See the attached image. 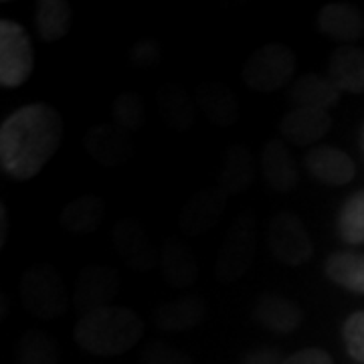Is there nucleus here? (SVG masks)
<instances>
[{
  "label": "nucleus",
  "mask_w": 364,
  "mask_h": 364,
  "mask_svg": "<svg viewBox=\"0 0 364 364\" xmlns=\"http://www.w3.org/2000/svg\"><path fill=\"white\" fill-rule=\"evenodd\" d=\"M112 241L117 249V255L134 272H150L158 257V251L144 225L136 219H122L112 227Z\"/></svg>",
  "instance_id": "nucleus-8"
},
{
  "label": "nucleus",
  "mask_w": 364,
  "mask_h": 364,
  "mask_svg": "<svg viewBox=\"0 0 364 364\" xmlns=\"http://www.w3.org/2000/svg\"><path fill=\"white\" fill-rule=\"evenodd\" d=\"M35 28L41 41L55 43L61 41L71 28L73 11L65 0H41L35 6Z\"/></svg>",
  "instance_id": "nucleus-25"
},
{
  "label": "nucleus",
  "mask_w": 364,
  "mask_h": 364,
  "mask_svg": "<svg viewBox=\"0 0 364 364\" xmlns=\"http://www.w3.org/2000/svg\"><path fill=\"white\" fill-rule=\"evenodd\" d=\"M296 55L284 43H267L249 55L241 79L249 90L272 93L282 90L296 73Z\"/></svg>",
  "instance_id": "nucleus-4"
},
{
  "label": "nucleus",
  "mask_w": 364,
  "mask_h": 364,
  "mask_svg": "<svg viewBox=\"0 0 364 364\" xmlns=\"http://www.w3.org/2000/svg\"><path fill=\"white\" fill-rule=\"evenodd\" d=\"M6 223H9L6 207L0 205V247H4V243H6Z\"/></svg>",
  "instance_id": "nucleus-35"
},
{
  "label": "nucleus",
  "mask_w": 364,
  "mask_h": 364,
  "mask_svg": "<svg viewBox=\"0 0 364 364\" xmlns=\"http://www.w3.org/2000/svg\"><path fill=\"white\" fill-rule=\"evenodd\" d=\"M23 306L28 314L43 322H53L65 314L69 306L65 284L57 267L41 263L28 267L21 284Z\"/></svg>",
  "instance_id": "nucleus-3"
},
{
  "label": "nucleus",
  "mask_w": 364,
  "mask_h": 364,
  "mask_svg": "<svg viewBox=\"0 0 364 364\" xmlns=\"http://www.w3.org/2000/svg\"><path fill=\"white\" fill-rule=\"evenodd\" d=\"M251 318L263 330H267L272 334H279V336H287V334L296 332L299 324L304 322V314L298 304L286 296H279V294L259 296L257 301L253 304Z\"/></svg>",
  "instance_id": "nucleus-12"
},
{
  "label": "nucleus",
  "mask_w": 364,
  "mask_h": 364,
  "mask_svg": "<svg viewBox=\"0 0 364 364\" xmlns=\"http://www.w3.org/2000/svg\"><path fill=\"white\" fill-rule=\"evenodd\" d=\"M112 116L122 130H142L146 126V105L142 95L136 91H122L112 104Z\"/></svg>",
  "instance_id": "nucleus-29"
},
{
  "label": "nucleus",
  "mask_w": 364,
  "mask_h": 364,
  "mask_svg": "<svg viewBox=\"0 0 364 364\" xmlns=\"http://www.w3.org/2000/svg\"><path fill=\"white\" fill-rule=\"evenodd\" d=\"M18 364H59V346L41 330H28L18 348Z\"/></svg>",
  "instance_id": "nucleus-28"
},
{
  "label": "nucleus",
  "mask_w": 364,
  "mask_h": 364,
  "mask_svg": "<svg viewBox=\"0 0 364 364\" xmlns=\"http://www.w3.org/2000/svg\"><path fill=\"white\" fill-rule=\"evenodd\" d=\"M316 25L330 39L358 41L364 33V16L354 4L330 2L320 9Z\"/></svg>",
  "instance_id": "nucleus-18"
},
{
  "label": "nucleus",
  "mask_w": 364,
  "mask_h": 364,
  "mask_svg": "<svg viewBox=\"0 0 364 364\" xmlns=\"http://www.w3.org/2000/svg\"><path fill=\"white\" fill-rule=\"evenodd\" d=\"M73 336L83 352L93 356H119L142 340L144 320L130 308L104 306L83 314Z\"/></svg>",
  "instance_id": "nucleus-2"
},
{
  "label": "nucleus",
  "mask_w": 364,
  "mask_h": 364,
  "mask_svg": "<svg viewBox=\"0 0 364 364\" xmlns=\"http://www.w3.org/2000/svg\"><path fill=\"white\" fill-rule=\"evenodd\" d=\"M261 170L263 178L273 193H289L299 181L296 160L282 140H269L263 146L261 154Z\"/></svg>",
  "instance_id": "nucleus-19"
},
{
  "label": "nucleus",
  "mask_w": 364,
  "mask_h": 364,
  "mask_svg": "<svg viewBox=\"0 0 364 364\" xmlns=\"http://www.w3.org/2000/svg\"><path fill=\"white\" fill-rule=\"evenodd\" d=\"M306 168L316 181L330 184V186H344L356 176L354 160L336 146L312 148L306 154Z\"/></svg>",
  "instance_id": "nucleus-16"
},
{
  "label": "nucleus",
  "mask_w": 364,
  "mask_h": 364,
  "mask_svg": "<svg viewBox=\"0 0 364 364\" xmlns=\"http://www.w3.org/2000/svg\"><path fill=\"white\" fill-rule=\"evenodd\" d=\"M332 128V116L326 109H314V107H294L287 112L279 132L284 140L294 146H310L316 144L320 138Z\"/></svg>",
  "instance_id": "nucleus-15"
},
{
  "label": "nucleus",
  "mask_w": 364,
  "mask_h": 364,
  "mask_svg": "<svg viewBox=\"0 0 364 364\" xmlns=\"http://www.w3.org/2000/svg\"><path fill=\"white\" fill-rule=\"evenodd\" d=\"M328 77L340 93H364V51L352 45H342L330 55Z\"/></svg>",
  "instance_id": "nucleus-20"
},
{
  "label": "nucleus",
  "mask_w": 364,
  "mask_h": 364,
  "mask_svg": "<svg viewBox=\"0 0 364 364\" xmlns=\"http://www.w3.org/2000/svg\"><path fill=\"white\" fill-rule=\"evenodd\" d=\"M61 138L63 119L53 105H23L0 126V168L14 181H31L59 150Z\"/></svg>",
  "instance_id": "nucleus-1"
},
{
  "label": "nucleus",
  "mask_w": 364,
  "mask_h": 364,
  "mask_svg": "<svg viewBox=\"0 0 364 364\" xmlns=\"http://www.w3.org/2000/svg\"><path fill=\"white\" fill-rule=\"evenodd\" d=\"M253 178H255V168H253L251 152L241 144L229 146L217 174V188L229 198L247 191Z\"/></svg>",
  "instance_id": "nucleus-21"
},
{
  "label": "nucleus",
  "mask_w": 364,
  "mask_h": 364,
  "mask_svg": "<svg viewBox=\"0 0 364 364\" xmlns=\"http://www.w3.org/2000/svg\"><path fill=\"white\" fill-rule=\"evenodd\" d=\"M140 364H193V358L178 346L158 340L144 348L140 354Z\"/></svg>",
  "instance_id": "nucleus-30"
},
{
  "label": "nucleus",
  "mask_w": 364,
  "mask_h": 364,
  "mask_svg": "<svg viewBox=\"0 0 364 364\" xmlns=\"http://www.w3.org/2000/svg\"><path fill=\"white\" fill-rule=\"evenodd\" d=\"M207 301L200 294H184L162 301L154 314V320L164 332H184L203 324L207 320Z\"/></svg>",
  "instance_id": "nucleus-14"
},
{
  "label": "nucleus",
  "mask_w": 364,
  "mask_h": 364,
  "mask_svg": "<svg viewBox=\"0 0 364 364\" xmlns=\"http://www.w3.org/2000/svg\"><path fill=\"white\" fill-rule=\"evenodd\" d=\"M158 112L164 119V124L176 132L188 130L195 122L196 104L178 83H166L158 90L156 95Z\"/></svg>",
  "instance_id": "nucleus-23"
},
{
  "label": "nucleus",
  "mask_w": 364,
  "mask_h": 364,
  "mask_svg": "<svg viewBox=\"0 0 364 364\" xmlns=\"http://www.w3.org/2000/svg\"><path fill=\"white\" fill-rule=\"evenodd\" d=\"M340 90L330 81V77L318 73H306L294 81L289 90V102L294 107H314V109H330L338 104Z\"/></svg>",
  "instance_id": "nucleus-24"
},
{
  "label": "nucleus",
  "mask_w": 364,
  "mask_h": 364,
  "mask_svg": "<svg viewBox=\"0 0 364 364\" xmlns=\"http://www.w3.org/2000/svg\"><path fill=\"white\" fill-rule=\"evenodd\" d=\"M158 263H160L162 279L176 289H188L195 286L200 277L196 255L178 237L164 239Z\"/></svg>",
  "instance_id": "nucleus-11"
},
{
  "label": "nucleus",
  "mask_w": 364,
  "mask_h": 364,
  "mask_svg": "<svg viewBox=\"0 0 364 364\" xmlns=\"http://www.w3.org/2000/svg\"><path fill=\"white\" fill-rule=\"evenodd\" d=\"M360 146H363V152H364V126H363V134H360Z\"/></svg>",
  "instance_id": "nucleus-36"
},
{
  "label": "nucleus",
  "mask_w": 364,
  "mask_h": 364,
  "mask_svg": "<svg viewBox=\"0 0 364 364\" xmlns=\"http://www.w3.org/2000/svg\"><path fill=\"white\" fill-rule=\"evenodd\" d=\"M227 207V196L221 191L205 188L186 198L178 215V227L184 235L191 237H203L207 235L223 217Z\"/></svg>",
  "instance_id": "nucleus-10"
},
{
  "label": "nucleus",
  "mask_w": 364,
  "mask_h": 364,
  "mask_svg": "<svg viewBox=\"0 0 364 364\" xmlns=\"http://www.w3.org/2000/svg\"><path fill=\"white\" fill-rule=\"evenodd\" d=\"M342 338L346 352L356 363L364 364V312H354L342 326Z\"/></svg>",
  "instance_id": "nucleus-31"
},
{
  "label": "nucleus",
  "mask_w": 364,
  "mask_h": 364,
  "mask_svg": "<svg viewBox=\"0 0 364 364\" xmlns=\"http://www.w3.org/2000/svg\"><path fill=\"white\" fill-rule=\"evenodd\" d=\"M119 291V275L109 265H90L77 277L75 291H73V306L83 314L95 308L109 306Z\"/></svg>",
  "instance_id": "nucleus-9"
},
{
  "label": "nucleus",
  "mask_w": 364,
  "mask_h": 364,
  "mask_svg": "<svg viewBox=\"0 0 364 364\" xmlns=\"http://www.w3.org/2000/svg\"><path fill=\"white\" fill-rule=\"evenodd\" d=\"M255 221L253 215L243 213L231 225L229 235L223 243L217 257V279L223 286H231L239 282L253 263L255 257Z\"/></svg>",
  "instance_id": "nucleus-6"
},
{
  "label": "nucleus",
  "mask_w": 364,
  "mask_h": 364,
  "mask_svg": "<svg viewBox=\"0 0 364 364\" xmlns=\"http://www.w3.org/2000/svg\"><path fill=\"white\" fill-rule=\"evenodd\" d=\"M284 364H334L332 356L322 348H304L289 354Z\"/></svg>",
  "instance_id": "nucleus-34"
},
{
  "label": "nucleus",
  "mask_w": 364,
  "mask_h": 364,
  "mask_svg": "<svg viewBox=\"0 0 364 364\" xmlns=\"http://www.w3.org/2000/svg\"><path fill=\"white\" fill-rule=\"evenodd\" d=\"M105 217V203L97 195H81L69 200L61 215L59 223L71 235H90L100 229Z\"/></svg>",
  "instance_id": "nucleus-22"
},
{
  "label": "nucleus",
  "mask_w": 364,
  "mask_h": 364,
  "mask_svg": "<svg viewBox=\"0 0 364 364\" xmlns=\"http://www.w3.org/2000/svg\"><path fill=\"white\" fill-rule=\"evenodd\" d=\"M195 104L213 126L229 128L239 119L237 95L225 83H217V81L200 83L195 93Z\"/></svg>",
  "instance_id": "nucleus-17"
},
{
  "label": "nucleus",
  "mask_w": 364,
  "mask_h": 364,
  "mask_svg": "<svg viewBox=\"0 0 364 364\" xmlns=\"http://www.w3.org/2000/svg\"><path fill=\"white\" fill-rule=\"evenodd\" d=\"M286 358H282V354L273 346H259L247 350L241 358V364H284Z\"/></svg>",
  "instance_id": "nucleus-33"
},
{
  "label": "nucleus",
  "mask_w": 364,
  "mask_h": 364,
  "mask_svg": "<svg viewBox=\"0 0 364 364\" xmlns=\"http://www.w3.org/2000/svg\"><path fill=\"white\" fill-rule=\"evenodd\" d=\"M340 239L348 245H363L364 243V191L350 195L338 210Z\"/></svg>",
  "instance_id": "nucleus-27"
},
{
  "label": "nucleus",
  "mask_w": 364,
  "mask_h": 364,
  "mask_svg": "<svg viewBox=\"0 0 364 364\" xmlns=\"http://www.w3.org/2000/svg\"><path fill=\"white\" fill-rule=\"evenodd\" d=\"M35 67L31 37L16 21L0 23V85L4 90L21 87Z\"/></svg>",
  "instance_id": "nucleus-5"
},
{
  "label": "nucleus",
  "mask_w": 364,
  "mask_h": 364,
  "mask_svg": "<svg viewBox=\"0 0 364 364\" xmlns=\"http://www.w3.org/2000/svg\"><path fill=\"white\" fill-rule=\"evenodd\" d=\"M85 150L100 166L114 168L128 160L132 142L128 132L116 124H95L85 136Z\"/></svg>",
  "instance_id": "nucleus-13"
},
{
  "label": "nucleus",
  "mask_w": 364,
  "mask_h": 364,
  "mask_svg": "<svg viewBox=\"0 0 364 364\" xmlns=\"http://www.w3.org/2000/svg\"><path fill=\"white\" fill-rule=\"evenodd\" d=\"M326 277L354 294H364V253L356 251H336L324 265Z\"/></svg>",
  "instance_id": "nucleus-26"
},
{
  "label": "nucleus",
  "mask_w": 364,
  "mask_h": 364,
  "mask_svg": "<svg viewBox=\"0 0 364 364\" xmlns=\"http://www.w3.org/2000/svg\"><path fill=\"white\" fill-rule=\"evenodd\" d=\"M160 43L156 39H142L134 43L130 49V63L136 67H152L160 61Z\"/></svg>",
  "instance_id": "nucleus-32"
},
{
  "label": "nucleus",
  "mask_w": 364,
  "mask_h": 364,
  "mask_svg": "<svg viewBox=\"0 0 364 364\" xmlns=\"http://www.w3.org/2000/svg\"><path fill=\"white\" fill-rule=\"evenodd\" d=\"M267 243L273 257L289 267L308 263L314 253L312 237L306 231L304 221L294 213H279L269 225Z\"/></svg>",
  "instance_id": "nucleus-7"
}]
</instances>
